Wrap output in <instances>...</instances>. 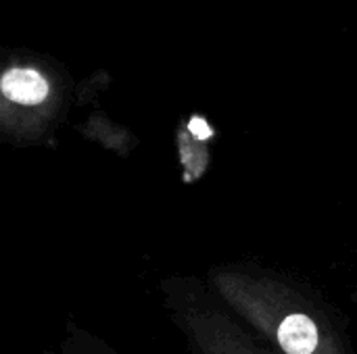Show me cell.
<instances>
[{
	"label": "cell",
	"instance_id": "obj_1",
	"mask_svg": "<svg viewBox=\"0 0 357 354\" xmlns=\"http://www.w3.org/2000/svg\"><path fill=\"white\" fill-rule=\"evenodd\" d=\"M207 286L241 325L278 354H356L331 307L272 267L218 265L209 269Z\"/></svg>",
	"mask_w": 357,
	"mask_h": 354
},
{
	"label": "cell",
	"instance_id": "obj_2",
	"mask_svg": "<svg viewBox=\"0 0 357 354\" xmlns=\"http://www.w3.org/2000/svg\"><path fill=\"white\" fill-rule=\"evenodd\" d=\"M77 83L52 54L13 46L0 65V136L13 146L50 144L67 119Z\"/></svg>",
	"mask_w": 357,
	"mask_h": 354
},
{
	"label": "cell",
	"instance_id": "obj_3",
	"mask_svg": "<svg viewBox=\"0 0 357 354\" xmlns=\"http://www.w3.org/2000/svg\"><path fill=\"white\" fill-rule=\"evenodd\" d=\"M159 290L163 309L190 354H278L226 311L207 282L172 275Z\"/></svg>",
	"mask_w": 357,
	"mask_h": 354
},
{
	"label": "cell",
	"instance_id": "obj_4",
	"mask_svg": "<svg viewBox=\"0 0 357 354\" xmlns=\"http://www.w3.org/2000/svg\"><path fill=\"white\" fill-rule=\"evenodd\" d=\"M44 354H121L115 351L109 342L100 336L88 332L86 328L77 325L75 321L65 323L63 336L46 351Z\"/></svg>",
	"mask_w": 357,
	"mask_h": 354
}]
</instances>
